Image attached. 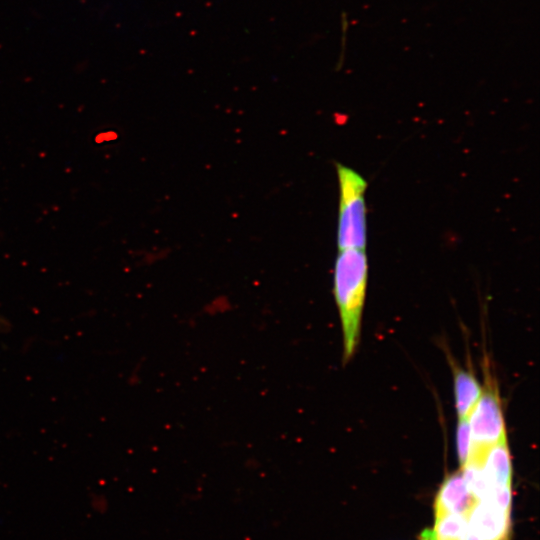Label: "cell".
<instances>
[{"label": "cell", "mask_w": 540, "mask_h": 540, "mask_svg": "<svg viewBox=\"0 0 540 540\" xmlns=\"http://www.w3.org/2000/svg\"><path fill=\"white\" fill-rule=\"evenodd\" d=\"M367 283L366 251L339 250L333 270V295L341 323L344 363L350 361L359 344Z\"/></svg>", "instance_id": "1"}, {"label": "cell", "mask_w": 540, "mask_h": 540, "mask_svg": "<svg viewBox=\"0 0 540 540\" xmlns=\"http://www.w3.org/2000/svg\"><path fill=\"white\" fill-rule=\"evenodd\" d=\"M339 184L337 223L338 250L361 249L367 245L366 179L354 169L336 164Z\"/></svg>", "instance_id": "2"}, {"label": "cell", "mask_w": 540, "mask_h": 540, "mask_svg": "<svg viewBox=\"0 0 540 540\" xmlns=\"http://www.w3.org/2000/svg\"><path fill=\"white\" fill-rule=\"evenodd\" d=\"M467 420L472 442L468 460L480 457L491 446L507 439L498 385L488 369L481 396Z\"/></svg>", "instance_id": "3"}, {"label": "cell", "mask_w": 540, "mask_h": 540, "mask_svg": "<svg viewBox=\"0 0 540 540\" xmlns=\"http://www.w3.org/2000/svg\"><path fill=\"white\" fill-rule=\"evenodd\" d=\"M510 512L476 500L464 516L471 532L480 540H505L510 527Z\"/></svg>", "instance_id": "4"}, {"label": "cell", "mask_w": 540, "mask_h": 540, "mask_svg": "<svg viewBox=\"0 0 540 540\" xmlns=\"http://www.w3.org/2000/svg\"><path fill=\"white\" fill-rule=\"evenodd\" d=\"M476 499L468 489L461 470L448 475L441 484L434 503L435 519L448 515L465 516Z\"/></svg>", "instance_id": "5"}, {"label": "cell", "mask_w": 540, "mask_h": 540, "mask_svg": "<svg viewBox=\"0 0 540 540\" xmlns=\"http://www.w3.org/2000/svg\"><path fill=\"white\" fill-rule=\"evenodd\" d=\"M453 374L455 409L458 420L468 419L482 393L474 374L449 360Z\"/></svg>", "instance_id": "6"}, {"label": "cell", "mask_w": 540, "mask_h": 540, "mask_svg": "<svg viewBox=\"0 0 540 540\" xmlns=\"http://www.w3.org/2000/svg\"><path fill=\"white\" fill-rule=\"evenodd\" d=\"M420 540H480L468 527L466 518L460 514H448L435 519L433 529H426Z\"/></svg>", "instance_id": "7"}, {"label": "cell", "mask_w": 540, "mask_h": 540, "mask_svg": "<svg viewBox=\"0 0 540 540\" xmlns=\"http://www.w3.org/2000/svg\"><path fill=\"white\" fill-rule=\"evenodd\" d=\"M472 442L467 419L458 420L456 428V450L460 464L463 467L469 459Z\"/></svg>", "instance_id": "8"}]
</instances>
